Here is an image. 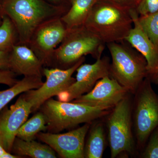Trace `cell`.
Wrapping results in <instances>:
<instances>
[{"label": "cell", "instance_id": "1", "mask_svg": "<svg viewBox=\"0 0 158 158\" xmlns=\"http://www.w3.org/2000/svg\"><path fill=\"white\" fill-rule=\"evenodd\" d=\"M67 12L45 0H4L1 16L7 15L13 23L18 35V44L27 45L40 26Z\"/></svg>", "mask_w": 158, "mask_h": 158}, {"label": "cell", "instance_id": "2", "mask_svg": "<svg viewBox=\"0 0 158 158\" xmlns=\"http://www.w3.org/2000/svg\"><path fill=\"white\" fill-rule=\"evenodd\" d=\"M131 11L98 0L84 25L106 44L124 41L133 27Z\"/></svg>", "mask_w": 158, "mask_h": 158}, {"label": "cell", "instance_id": "3", "mask_svg": "<svg viewBox=\"0 0 158 158\" xmlns=\"http://www.w3.org/2000/svg\"><path fill=\"white\" fill-rule=\"evenodd\" d=\"M123 42L106 44L112 58L110 77L130 93L135 94L144 79L148 77L147 62L139 52Z\"/></svg>", "mask_w": 158, "mask_h": 158}, {"label": "cell", "instance_id": "4", "mask_svg": "<svg viewBox=\"0 0 158 158\" xmlns=\"http://www.w3.org/2000/svg\"><path fill=\"white\" fill-rule=\"evenodd\" d=\"M39 110L45 116L48 132L52 133H58L82 123H90L110 112L104 108L52 98L44 102Z\"/></svg>", "mask_w": 158, "mask_h": 158}, {"label": "cell", "instance_id": "5", "mask_svg": "<svg viewBox=\"0 0 158 158\" xmlns=\"http://www.w3.org/2000/svg\"><path fill=\"white\" fill-rule=\"evenodd\" d=\"M106 45L84 25L71 29L54 51L50 66L69 68L88 55L98 59L102 57Z\"/></svg>", "mask_w": 158, "mask_h": 158}, {"label": "cell", "instance_id": "6", "mask_svg": "<svg viewBox=\"0 0 158 158\" xmlns=\"http://www.w3.org/2000/svg\"><path fill=\"white\" fill-rule=\"evenodd\" d=\"M151 81L145 78L135 94L132 116L137 146L144 149L151 134L158 127V95Z\"/></svg>", "mask_w": 158, "mask_h": 158}, {"label": "cell", "instance_id": "7", "mask_svg": "<svg viewBox=\"0 0 158 158\" xmlns=\"http://www.w3.org/2000/svg\"><path fill=\"white\" fill-rule=\"evenodd\" d=\"M133 104L129 93L110 111L107 122L111 156L123 153L134 154L135 143L132 131Z\"/></svg>", "mask_w": 158, "mask_h": 158}, {"label": "cell", "instance_id": "8", "mask_svg": "<svg viewBox=\"0 0 158 158\" xmlns=\"http://www.w3.org/2000/svg\"><path fill=\"white\" fill-rule=\"evenodd\" d=\"M85 61L83 57L74 65L67 69L53 67L43 69V74L46 81L37 89L26 91L23 94L26 99L32 106V113L39 110L44 102L65 90L75 81L72 75Z\"/></svg>", "mask_w": 158, "mask_h": 158}, {"label": "cell", "instance_id": "9", "mask_svg": "<svg viewBox=\"0 0 158 158\" xmlns=\"http://www.w3.org/2000/svg\"><path fill=\"white\" fill-rule=\"evenodd\" d=\"M61 18L52 20L40 26L27 45L40 59L44 66H50L54 51L68 31Z\"/></svg>", "mask_w": 158, "mask_h": 158}, {"label": "cell", "instance_id": "10", "mask_svg": "<svg viewBox=\"0 0 158 158\" xmlns=\"http://www.w3.org/2000/svg\"><path fill=\"white\" fill-rule=\"evenodd\" d=\"M110 62L107 57L97 59L93 64H82L77 69L75 81L57 95L58 100L71 102L91 90L99 80L110 76Z\"/></svg>", "mask_w": 158, "mask_h": 158}, {"label": "cell", "instance_id": "11", "mask_svg": "<svg viewBox=\"0 0 158 158\" xmlns=\"http://www.w3.org/2000/svg\"><path fill=\"white\" fill-rule=\"evenodd\" d=\"M90 124L85 123L81 127L63 134L40 132L36 138L52 148L61 157L85 158V138Z\"/></svg>", "mask_w": 158, "mask_h": 158}, {"label": "cell", "instance_id": "12", "mask_svg": "<svg viewBox=\"0 0 158 158\" xmlns=\"http://www.w3.org/2000/svg\"><path fill=\"white\" fill-rule=\"evenodd\" d=\"M130 93L110 76L99 80L94 88L88 93L83 94L72 102L93 107L113 109L123 99Z\"/></svg>", "mask_w": 158, "mask_h": 158}, {"label": "cell", "instance_id": "13", "mask_svg": "<svg viewBox=\"0 0 158 158\" xmlns=\"http://www.w3.org/2000/svg\"><path fill=\"white\" fill-rule=\"evenodd\" d=\"M32 113V106L23 94L9 109L5 107L0 113V139L5 149L11 153L18 131Z\"/></svg>", "mask_w": 158, "mask_h": 158}, {"label": "cell", "instance_id": "14", "mask_svg": "<svg viewBox=\"0 0 158 158\" xmlns=\"http://www.w3.org/2000/svg\"><path fill=\"white\" fill-rule=\"evenodd\" d=\"M131 13L133 20V27L124 41L145 58L147 62L148 77H150L158 67V48L142 30L138 21L139 15L136 9L131 10Z\"/></svg>", "mask_w": 158, "mask_h": 158}, {"label": "cell", "instance_id": "15", "mask_svg": "<svg viewBox=\"0 0 158 158\" xmlns=\"http://www.w3.org/2000/svg\"><path fill=\"white\" fill-rule=\"evenodd\" d=\"M9 69L16 75L42 77V62L25 44H16L9 52Z\"/></svg>", "mask_w": 158, "mask_h": 158}, {"label": "cell", "instance_id": "16", "mask_svg": "<svg viewBox=\"0 0 158 158\" xmlns=\"http://www.w3.org/2000/svg\"><path fill=\"white\" fill-rule=\"evenodd\" d=\"M11 153L19 156H29L33 158H56V152L47 144L34 141H26L16 137L15 139Z\"/></svg>", "mask_w": 158, "mask_h": 158}, {"label": "cell", "instance_id": "17", "mask_svg": "<svg viewBox=\"0 0 158 158\" xmlns=\"http://www.w3.org/2000/svg\"><path fill=\"white\" fill-rule=\"evenodd\" d=\"M98 0H72L70 9L61 19L67 30L83 25Z\"/></svg>", "mask_w": 158, "mask_h": 158}, {"label": "cell", "instance_id": "18", "mask_svg": "<svg viewBox=\"0 0 158 158\" xmlns=\"http://www.w3.org/2000/svg\"><path fill=\"white\" fill-rule=\"evenodd\" d=\"M43 83L42 77H24L9 89L0 91V111L19 94L28 90L37 89Z\"/></svg>", "mask_w": 158, "mask_h": 158}, {"label": "cell", "instance_id": "19", "mask_svg": "<svg viewBox=\"0 0 158 158\" xmlns=\"http://www.w3.org/2000/svg\"><path fill=\"white\" fill-rule=\"evenodd\" d=\"M106 144L104 129L101 123H97L90 130L85 147V157L102 158Z\"/></svg>", "mask_w": 158, "mask_h": 158}, {"label": "cell", "instance_id": "20", "mask_svg": "<svg viewBox=\"0 0 158 158\" xmlns=\"http://www.w3.org/2000/svg\"><path fill=\"white\" fill-rule=\"evenodd\" d=\"M47 131L45 116L39 111L27 120L18 131L16 137L26 141L34 140L38 133Z\"/></svg>", "mask_w": 158, "mask_h": 158}, {"label": "cell", "instance_id": "21", "mask_svg": "<svg viewBox=\"0 0 158 158\" xmlns=\"http://www.w3.org/2000/svg\"><path fill=\"white\" fill-rule=\"evenodd\" d=\"M0 26V51L10 52L12 48L19 43L17 31L11 20L3 15Z\"/></svg>", "mask_w": 158, "mask_h": 158}, {"label": "cell", "instance_id": "22", "mask_svg": "<svg viewBox=\"0 0 158 158\" xmlns=\"http://www.w3.org/2000/svg\"><path fill=\"white\" fill-rule=\"evenodd\" d=\"M139 24L145 34L158 48V11L138 17Z\"/></svg>", "mask_w": 158, "mask_h": 158}, {"label": "cell", "instance_id": "23", "mask_svg": "<svg viewBox=\"0 0 158 158\" xmlns=\"http://www.w3.org/2000/svg\"><path fill=\"white\" fill-rule=\"evenodd\" d=\"M142 152V158H158V127L153 131Z\"/></svg>", "mask_w": 158, "mask_h": 158}, {"label": "cell", "instance_id": "24", "mask_svg": "<svg viewBox=\"0 0 158 158\" xmlns=\"http://www.w3.org/2000/svg\"><path fill=\"white\" fill-rule=\"evenodd\" d=\"M139 16L158 11V0H141L136 9Z\"/></svg>", "mask_w": 158, "mask_h": 158}, {"label": "cell", "instance_id": "25", "mask_svg": "<svg viewBox=\"0 0 158 158\" xmlns=\"http://www.w3.org/2000/svg\"><path fill=\"white\" fill-rule=\"evenodd\" d=\"M16 74L9 69L0 70V84L8 85L11 87L18 81L16 79Z\"/></svg>", "mask_w": 158, "mask_h": 158}, {"label": "cell", "instance_id": "26", "mask_svg": "<svg viewBox=\"0 0 158 158\" xmlns=\"http://www.w3.org/2000/svg\"><path fill=\"white\" fill-rule=\"evenodd\" d=\"M114 5L128 9H136L141 0H106Z\"/></svg>", "mask_w": 158, "mask_h": 158}, {"label": "cell", "instance_id": "27", "mask_svg": "<svg viewBox=\"0 0 158 158\" xmlns=\"http://www.w3.org/2000/svg\"><path fill=\"white\" fill-rule=\"evenodd\" d=\"M45 1L53 6L60 7L68 11L71 6L72 0H45Z\"/></svg>", "mask_w": 158, "mask_h": 158}, {"label": "cell", "instance_id": "28", "mask_svg": "<svg viewBox=\"0 0 158 158\" xmlns=\"http://www.w3.org/2000/svg\"><path fill=\"white\" fill-rule=\"evenodd\" d=\"M9 52L0 51V70L9 69Z\"/></svg>", "mask_w": 158, "mask_h": 158}, {"label": "cell", "instance_id": "29", "mask_svg": "<svg viewBox=\"0 0 158 158\" xmlns=\"http://www.w3.org/2000/svg\"><path fill=\"white\" fill-rule=\"evenodd\" d=\"M19 156L12 154L8 152L3 146L2 143L0 139V158H19Z\"/></svg>", "mask_w": 158, "mask_h": 158}, {"label": "cell", "instance_id": "30", "mask_svg": "<svg viewBox=\"0 0 158 158\" xmlns=\"http://www.w3.org/2000/svg\"><path fill=\"white\" fill-rule=\"evenodd\" d=\"M150 79L151 82L155 83L156 84L158 83V67L157 69L156 70L155 72L150 77H148Z\"/></svg>", "mask_w": 158, "mask_h": 158}, {"label": "cell", "instance_id": "31", "mask_svg": "<svg viewBox=\"0 0 158 158\" xmlns=\"http://www.w3.org/2000/svg\"><path fill=\"white\" fill-rule=\"evenodd\" d=\"M4 0H0V17L2 14V4Z\"/></svg>", "mask_w": 158, "mask_h": 158}, {"label": "cell", "instance_id": "32", "mask_svg": "<svg viewBox=\"0 0 158 158\" xmlns=\"http://www.w3.org/2000/svg\"><path fill=\"white\" fill-rule=\"evenodd\" d=\"M2 19L1 18H0V26L2 25Z\"/></svg>", "mask_w": 158, "mask_h": 158}]
</instances>
